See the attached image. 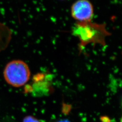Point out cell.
I'll list each match as a JSON object with an SVG mask.
<instances>
[{
  "label": "cell",
  "instance_id": "cell-1",
  "mask_svg": "<svg viewBox=\"0 0 122 122\" xmlns=\"http://www.w3.org/2000/svg\"><path fill=\"white\" fill-rule=\"evenodd\" d=\"M72 34L80 40V48L82 50L90 44L105 45V38L110 35L106 30L104 24L92 21L77 22L72 29Z\"/></svg>",
  "mask_w": 122,
  "mask_h": 122
},
{
  "label": "cell",
  "instance_id": "cell-3",
  "mask_svg": "<svg viewBox=\"0 0 122 122\" xmlns=\"http://www.w3.org/2000/svg\"><path fill=\"white\" fill-rule=\"evenodd\" d=\"M71 15L77 22L91 21L94 15L93 5L87 0H78L71 6Z\"/></svg>",
  "mask_w": 122,
  "mask_h": 122
},
{
  "label": "cell",
  "instance_id": "cell-4",
  "mask_svg": "<svg viewBox=\"0 0 122 122\" xmlns=\"http://www.w3.org/2000/svg\"><path fill=\"white\" fill-rule=\"evenodd\" d=\"M23 122H42L38 119L31 116H27L24 118Z\"/></svg>",
  "mask_w": 122,
  "mask_h": 122
},
{
  "label": "cell",
  "instance_id": "cell-5",
  "mask_svg": "<svg viewBox=\"0 0 122 122\" xmlns=\"http://www.w3.org/2000/svg\"><path fill=\"white\" fill-rule=\"evenodd\" d=\"M69 122V121H67V120H62V121H60V122Z\"/></svg>",
  "mask_w": 122,
  "mask_h": 122
},
{
  "label": "cell",
  "instance_id": "cell-2",
  "mask_svg": "<svg viewBox=\"0 0 122 122\" xmlns=\"http://www.w3.org/2000/svg\"><path fill=\"white\" fill-rule=\"evenodd\" d=\"M4 77L6 82L13 87H21L30 80V71L25 62L15 60L9 62L4 70Z\"/></svg>",
  "mask_w": 122,
  "mask_h": 122
}]
</instances>
